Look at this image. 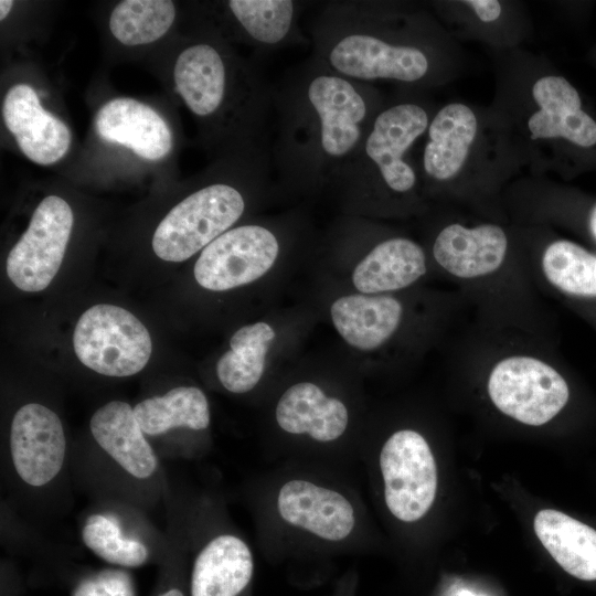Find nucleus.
<instances>
[{"instance_id": "nucleus-14", "label": "nucleus", "mask_w": 596, "mask_h": 596, "mask_svg": "<svg viewBox=\"0 0 596 596\" xmlns=\"http://www.w3.org/2000/svg\"><path fill=\"white\" fill-rule=\"evenodd\" d=\"M532 95L540 107L528 121L532 139H561L583 152L596 150V119L573 84L563 76H544Z\"/></svg>"}, {"instance_id": "nucleus-13", "label": "nucleus", "mask_w": 596, "mask_h": 596, "mask_svg": "<svg viewBox=\"0 0 596 596\" xmlns=\"http://www.w3.org/2000/svg\"><path fill=\"white\" fill-rule=\"evenodd\" d=\"M10 450L18 475L31 486H43L61 470L66 451L58 416L38 403L23 405L13 416Z\"/></svg>"}, {"instance_id": "nucleus-26", "label": "nucleus", "mask_w": 596, "mask_h": 596, "mask_svg": "<svg viewBox=\"0 0 596 596\" xmlns=\"http://www.w3.org/2000/svg\"><path fill=\"white\" fill-rule=\"evenodd\" d=\"M142 432L160 435L175 427L204 430L210 425L209 402L199 387L178 386L162 396L146 398L134 407Z\"/></svg>"}, {"instance_id": "nucleus-23", "label": "nucleus", "mask_w": 596, "mask_h": 596, "mask_svg": "<svg viewBox=\"0 0 596 596\" xmlns=\"http://www.w3.org/2000/svg\"><path fill=\"white\" fill-rule=\"evenodd\" d=\"M305 4L294 0H231L225 6L241 34L272 52L307 40L299 24Z\"/></svg>"}, {"instance_id": "nucleus-10", "label": "nucleus", "mask_w": 596, "mask_h": 596, "mask_svg": "<svg viewBox=\"0 0 596 596\" xmlns=\"http://www.w3.org/2000/svg\"><path fill=\"white\" fill-rule=\"evenodd\" d=\"M281 249L283 232L273 224L232 227L200 253L194 264V278L211 291L248 285L274 267Z\"/></svg>"}, {"instance_id": "nucleus-34", "label": "nucleus", "mask_w": 596, "mask_h": 596, "mask_svg": "<svg viewBox=\"0 0 596 596\" xmlns=\"http://www.w3.org/2000/svg\"><path fill=\"white\" fill-rule=\"evenodd\" d=\"M160 596H183V594L181 593V590H179L177 588H173V589H170V590L166 592L164 594H162Z\"/></svg>"}, {"instance_id": "nucleus-21", "label": "nucleus", "mask_w": 596, "mask_h": 596, "mask_svg": "<svg viewBox=\"0 0 596 596\" xmlns=\"http://www.w3.org/2000/svg\"><path fill=\"white\" fill-rule=\"evenodd\" d=\"M89 427L97 444L131 476L145 479L156 471L157 457L128 403L103 405L93 414Z\"/></svg>"}, {"instance_id": "nucleus-8", "label": "nucleus", "mask_w": 596, "mask_h": 596, "mask_svg": "<svg viewBox=\"0 0 596 596\" xmlns=\"http://www.w3.org/2000/svg\"><path fill=\"white\" fill-rule=\"evenodd\" d=\"M73 347L78 360L107 376H130L148 363L151 337L143 323L128 310L114 305H95L77 320Z\"/></svg>"}, {"instance_id": "nucleus-32", "label": "nucleus", "mask_w": 596, "mask_h": 596, "mask_svg": "<svg viewBox=\"0 0 596 596\" xmlns=\"http://www.w3.org/2000/svg\"><path fill=\"white\" fill-rule=\"evenodd\" d=\"M587 225L590 235L596 241V203L592 206L588 213Z\"/></svg>"}, {"instance_id": "nucleus-20", "label": "nucleus", "mask_w": 596, "mask_h": 596, "mask_svg": "<svg viewBox=\"0 0 596 596\" xmlns=\"http://www.w3.org/2000/svg\"><path fill=\"white\" fill-rule=\"evenodd\" d=\"M253 574L254 556L248 544L233 533H220L194 560L191 596H240Z\"/></svg>"}, {"instance_id": "nucleus-17", "label": "nucleus", "mask_w": 596, "mask_h": 596, "mask_svg": "<svg viewBox=\"0 0 596 596\" xmlns=\"http://www.w3.org/2000/svg\"><path fill=\"white\" fill-rule=\"evenodd\" d=\"M330 317L336 331L350 347L373 351L400 330L405 308L391 295L358 292L337 298L330 306Z\"/></svg>"}, {"instance_id": "nucleus-12", "label": "nucleus", "mask_w": 596, "mask_h": 596, "mask_svg": "<svg viewBox=\"0 0 596 596\" xmlns=\"http://www.w3.org/2000/svg\"><path fill=\"white\" fill-rule=\"evenodd\" d=\"M254 78L246 72H232L227 56L217 45L209 42H199L184 49L173 68L175 88L183 102L194 115L207 120L226 111L231 94L270 97L272 85L263 92H236L237 84Z\"/></svg>"}, {"instance_id": "nucleus-22", "label": "nucleus", "mask_w": 596, "mask_h": 596, "mask_svg": "<svg viewBox=\"0 0 596 596\" xmlns=\"http://www.w3.org/2000/svg\"><path fill=\"white\" fill-rule=\"evenodd\" d=\"M477 128L476 115L468 106L451 103L439 109L427 128L424 173L433 181L453 179L465 164Z\"/></svg>"}, {"instance_id": "nucleus-3", "label": "nucleus", "mask_w": 596, "mask_h": 596, "mask_svg": "<svg viewBox=\"0 0 596 596\" xmlns=\"http://www.w3.org/2000/svg\"><path fill=\"white\" fill-rule=\"evenodd\" d=\"M401 21L377 2H323L309 26L311 53L356 82H422L430 72V57L424 46L414 43L416 39L400 35L409 29V21L398 29Z\"/></svg>"}, {"instance_id": "nucleus-29", "label": "nucleus", "mask_w": 596, "mask_h": 596, "mask_svg": "<svg viewBox=\"0 0 596 596\" xmlns=\"http://www.w3.org/2000/svg\"><path fill=\"white\" fill-rule=\"evenodd\" d=\"M86 546L108 563L137 567L148 558L147 547L136 540L124 539L114 519L91 515L82 531Z\"/></svg>"}, {"instance_id": "nucleus-5", "label": "nucleus", "mask_w": 596, "mask_h": 596, "mask_svg": "<svg viewBox=\"0 0 596 596\" xmlns=\"http://www.w3.org/2000/svg\"><path fill=\"white\" fill-rule=\"evenodd\" d=\"M273 416L291 453L288 459L344 467L353 458L351 407L319 383L304 380L287 386L275 403Z\"/></svg>"}, {"instance_id": "nucleus-1", "label": "nucleus", "mask_w": 596, "mask_h": 596, "mask_svg": "<svg viewBox=\"0 0 596 596\" xmlns=\"http://www.w3.org/2000/svg\"><path fill=\"white\" fill-rule=\"evenodd\" d=\"M272 103L273 173L295 193L333 188L382 107L371 84L336 73L312 53L272 85Z\"/></svg>"}, {"instance_id": "nucleus-2", "label": "nucleus", "mask_w": 596, "mask_h": 596, "mask_svg": "<svg viewBox=\"0 0 596 596\" xmlns=\"http://www.w3.org/2000/svg\"><path fill=\"white\" fill-rule=\"evenodd\" d=\"M260 513L269 550L351 551L366 541L361 494L340 466L287 459L269 471Z\"/></svg>"}, {"instance_id": "nucleus-25", "label": "nucleus", "mask_w": 596, "mask_h": 596, "mask_svg": "<svg viewBox=\"0 0 596 596\" xmlns=\"http://www.w3.org/2000/svg\"><path fill=\"white\" fill-rule=\"evenodd\" d=\"M275 338L276 331L265 321L236 330L230 339V350L216 363L221 385L234 394L254 390L263 379L266 356Z\"/></svg>"}, {"instance_id": "nucleus-33", "label": "nucleus", "mask_w": 596, "mask_h": 596, "mask_svg": "<svg viewBox=\"0 0 596 596\" xmlns=\"http://www.w3.org/2000/svg\"><path fill=\"white\" fill-rule=\"evenodd\" d=\"M13 7V1L11 0H1L0 1V20L3 21Z\"/></svg>"}, {"instance_id": "nucleus-9", "label": "nucleus", "mask_w": 596, "mask_h": 596, "mask_svg": "<svg viewBox=\"0 0 596 596\" xmlns=\"http://www.w3.org/2000/svg\"><path fill=\"white\" fill-rule=\"evenodd\" d=\"M488 395L504 415L541 426L566 405L570 390L561 373L530 354H511L496 362L487 381Z\"/></svg>"}, {"instance_id": "nucleus-27", "label": "nucleus", "mask_w": 596, "mask_h": 596, "mask_svg": "<svg viewBox=\"0 0 596 596\" xmlns=\"http://www.w3.org/2000/svg\"><path fill=\"white\" fill-rule=\"evenodd\" d=\"M542 273L557 290L576 297H596V255L581 245L557 240L546 246Z\"/></svg>"}, {"instance_id": "nucleus-16", "label": "nucleus", "mask_w": 596, "mask_h": 596, "mask_svg": "<svg viewBox=\"0 0 596 596\" xmlns=\"http://www.w3.org/2000/svg\"><path fill=\"white\" fill-rule=\"evenodd\" d=\"M508 246L507 234L497 224L466 227L453 223L436 235L432 254L450 276L470 280L498 272L505 260Z\"/></svg>"}, {"instance_id": "nucleus-30", "label": "nucleus", "mask_w": 596, "mask_h": 596, "mask_svg": "<svg viewBox=\"0 0 596 596\" xmlns=\"http://www.w3.org/2000/svg\"><path fill=\"white\" fill-rule=\"evenodd\" d=\"M72 596H136V592L127 572L107 568L82 581Z\"/></svg>"}, {"instance_id": "nucleus-6", "label": "nucleus", "mask_w": 596, "mask_h": 596, "mask_svg": "<svg viewBox=\"0 0 596 596\" xmlns=\"http://www.w3.org/2000/svg\"><path fill=\"white\" fill-rule=\"evenodd\" d=\"M246 196L233 183L215 181L174 205L152 236L155 254L167 262H183L232 228L246 210Z\"/></svg>"}, {"instance_id": "nucleus-31", "label": "nucleus", "mask_w": 596, "mask_h": 596, "mask_svg": "<svg viewBox=\"0 0 596 596\" xmlns=\"http://www.w3.org/2000/svg\"><path fill=\"white\" fill-rule=\"evenodd\" d=\"M465 3L471 7L483 22L496 21L501 14V4L497 0H469Z\"/></svg>"}, {"instance_id": "nucleus-11", "label": "nucleus", "mask_w": 596, "mask_h": 596, "mask_svg": "<svg viewBox=\"0 0 596 596\" xmlns=\"http://www.w3.org/2000/svg\"><path fill=\"white\" fill-rule=\"evenodd\" d=\"M73 221L72 209L62 198L50 195L40 202L7 257V275L15 287L35 292L51 284L63 262Z\"/></svg>"}, {"instance_id": "nucleus-15", "label": "nucleus", "mask_w": 596, "mask_h": 596, "mask_svg": "<svg viewBox=\"0 0 596 596\" xmlns=\"http://www.w3.org/2000/svg\"><path fill=\"white\" fill-rule=\"evenodd\" d=\"M2 114L20 150L33 162L49 166L66 155L72 140L68 127L43 109L30 85L17 84L7 92Z\"/></svg>"}, {"instance_id": "nucleus-7", "label": "nucleus", "mask_w": 596, "mask_h": 596, "mask_svg": "<svg viewBox=\"0 0 596 596\" xmlns=\"http://www.w3.org/2000/svg\"><path fill=\"white\" fill-rule=\"evenodd\" d=\"M387 512L405 524L424 519L438 487L435 456L417 430L402 428L389 435L375 457Z\"/></svg>"}, {"instance_id": "nucleus-19", "label": "nucleus", "mask_w": 596, "mask_h": 596, "mask_svg": "<svg viewBox=\"0 0 596 596\" xmlns=\"http://www.w3.org/2000/svg\"><path fill=\"white\" fill-rule=\"evenodd\" d=\"M95 127L104 140L130 148L148 160L161 159L172 148V134L163 118L132 98L107 102L95 117Z\"/></svg>"}, {"instance_id": "nucleus-24", "label": "nucleus", "mask_w": 596, "mask_h": 596, "mask_svg": "<svg viewBox=\"0 0 596 596\" xmlns=\"http://www.w3.org/2000/svg\"><path fill=\"white\" fill-rule=\"evenodd\" d=\"M543 546L568 574L596 581V530L557 510L545 509L534 519Z\"/></svg>"}, {"instance_id": "nucleus-28", "label": "nucleus", "mask_w": 596, "mask_h": 596, "mask_svg": "<svg viewBox=\"0 0 596 596\" xmlns=\"http://www.w3.org/2000/svg\"><path fill=\"white\" fill-rule=\"evenodd\" d=\"M175 8L169 0H125L110 13L109 29L123 44L135 46L160 39L172 25Z\"/></svg>"}, {"instance_id": "nucleus-18", "label": "nucleus", "mask_w": 596, "mask_h": 596, "mask_svg": "<svg viewBox=\"0 0 596 596\" xmlns=\"http://www.w3.org/2000/svg\"><path fill=\"white\" fill-rule=\"evenodd\" d=\"M427 272L424 248L404 236H390L377 242L358 260L352 284L365 295H390L411 287Z\"/></svg>"}, {"instance_id": "nucleus-4", "label": "nucleus", "mask_w": 596, "mask_h": 596, "mask_svg": "<svg viewBox=\"0 0 596 596\" xmlns=\"http://www.w3.org/2000/svg\"><path fill=\"white\" fill-rule=\"evenodd\" d=\"M428 125L427 109L414 100L381 107L333 185L348 211H380L414 193L417 174L406 156Z\"/></svg>"}]
</instances>
